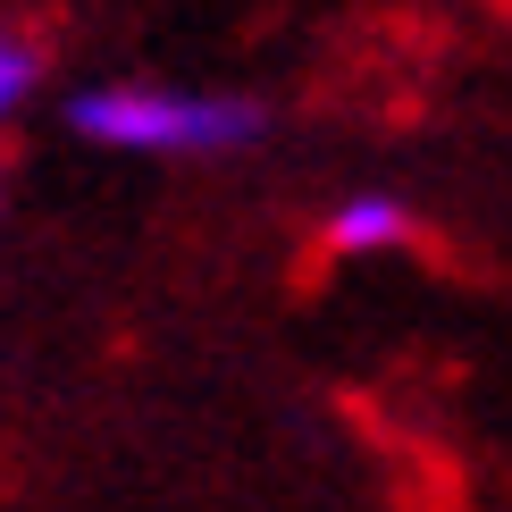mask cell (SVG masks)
I'll list each match as a JSON object with an SVG mask.
<instances>
[{
  "mask_svg": "<svg viewBox=\"0 0 512 512\" xmlns=\"http://www.w3.org/2000/svg\"><path fill=\"white\" fill-rule=\"evenodd\" d=\"M68 126L101 152H143V160H219L269 135V110L252 93H210V84H152V76H110L68 101Z\"/></svg>",
  "mask_w": 512,
  "mask_h": 512,
  "instance_id": "6da1fadb",
  "label": "cell"
},
{
  "mask_svg": "<svg viewBox=\"0 0 512 512\" xmlns=\"http://www.w3.org/2000/svg\"><path fill=\"white\" fill-rule=\"evenodd\" d=\"M420 236V219H412V202L387 194V185H361V194H345L328 210V227H319V244L336 252V261H370V252H403Z\"/></svg>",
  "mask_w": 512,
  "mask_h": 512,
  "instance_id": "7a4b0ae2",
  "label": "cell"
},
{
  "mask_svg": "<svg viewBox=\"0 0 512 512\" xmlns=\"http://www.w3.org/2000/svg\"><path fill=\"white\" fill-rule=\"evenodd\" d=\"M42 84V51L17 26H0V126H9L17 110H26V93Z\"/></svg>",
  "mask_w": 512,
  "mask_h": 512,
  "instance_id": "3957f363",
  "label": "cell"
}]
</instances>
